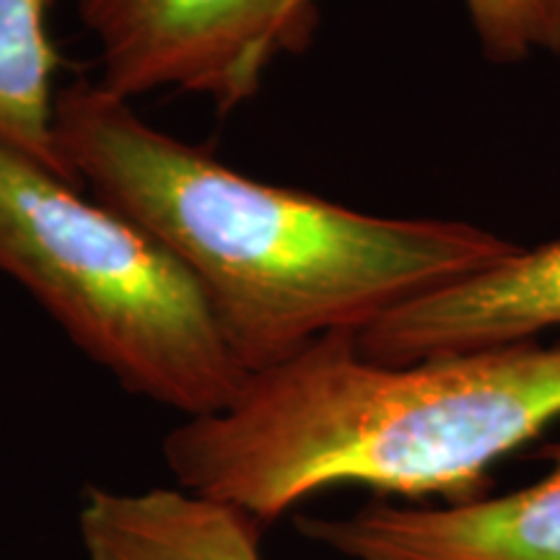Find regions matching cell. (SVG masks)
<instances>
[{
	"mask_svg": "<svg viewBox=\"0 0 560 560\" xmlns=\"http://www.w3.org/2000/svg\"><path fill=\"white\" fill-rule=\"evenodd\" d=\"M45 3L0 0V143L81 185L55 136L58 50L47 34Z\"/></svg>",
	"mask_w": 560,
	"mask_h": 560,
	"instance_id": "ba28073f",
	"label": "cell"
},
{
	"mask_svg": "<svg viewBox=\"0 0 560 560\" xmlns=\"http://www.w3.org/2000/svg\"><path fill=\"white\" fill-rule=\"evenodd\" d=\"M317 0H293L299 37L310 32ZM467 16L488 60L516 62L537 52H560V0H465Z\"/></svg>",
	"mask_w": 560,
	"mask_h": 560,
	"instance_id": "9c48e42d",
	"label": "cell"
},
{
	"mask_svg": "<svg viewBox=\"0 0 560 560\" xmlns=\"http://www.w3.org/2000/svg\"><path fill=\"white\" fill-rule=\"evenodd\" d=\"M560 327V240L441 285L355 335L363 359L405 366L535 342Z\"/></svg>",
	"mask_w": 560,
	"mask_h": 560,
	"instance_id": "8992f818",
	"label": "cell"
},
{
	"mask_svg": "<svg viewBox=\"0 0 560 560\" xmlns=\"http://www.w3.org/2000/svg\"><path fill=\"white\" fill-rule=\"evenodd\" d=\"M249 511L185 488H86L79 535L86 560H262Z\"/></svg>",
	"mask_w": 560,
	"mask_h": 560,
	"instance_id": "52a82bcc",
	"label": "cell"
},
{
	"mask_svg": "<svg viewBox=\"0 0 560 560\" xmlns=\"http://www.w3.org/2000/svg\"><path fill=\"white\" fill-rule=\"evenodd\" d=\"M55 136L75 179L190 272L249 374L520 249L472 223L384 219L247 177L100 81L58 91Z\"/></svg>",
	"mask_w": 560,
	"mask_h": 560,
	"instance_id": "6da1fadb",
	"label": "cell"
},
{
	"mask_svg": "<svg viewBox=\"0 0 560 560\" xmlns=\"http://www.w3.org/2000/svg\"><path fill=\"white\" fill-rule=\"evenodd\" d=\"M560 418V348L535 342L387 366L332 332L249 374L226 410L164 439L179 488L270 524L359 482L402 499L488 495L493 462Z\"/></svg>",
	"mask_w": 560,
	"mask_h": 560,
	"instance_id": "7a4b0ae2",
	"label": "cell"
},
{
	"mask_svg": "<svg viewBox=\"0 0 560 560\" xmlns=\"http://www.w3.org/2000/svg\"><path fill=\"white\" fill-rule=\"evenodd\" d=\"M0 272L130 395L202 418L249 380L206 293L156 236L3 143Z\"/></svg>",
	"mask_w": 560,
	"mask_h": 560,
	"instance_id": "3957f363",
	"label": "cell"
},
{
	"mask_svg": "<svg viewBox=\"0 0 560 560\" xmlns=\"http://www.w3.org/2000/svg\"><path fill=\"white\" fill-rule=\"evenodd\" d=\"M100 47L96 81L122 100L159 89L249 100L272 52L299 42L293 0H73Z\"/></svg>",
	"mask_w": 560,
	"mask_h": 560,
	"instance_id": "277c9868",
	"label": "cell"
},
{
	"mask_svg": "<svg viewBox=\"0 0 560 560\" xmlns=\"http://www.w3.org/2000/svg\"><path fill=\"white\" fill-rule=\"evenodd\" d=\"M542 480L444 506L374 501L348 516H299L304 540L348 560H560V441Z\"/></svg>",
	"mask_w": 560,
	"mask_h": 560,
	"instance_id": "5b68a950",
	"label": "cell"
}]
</instances>
